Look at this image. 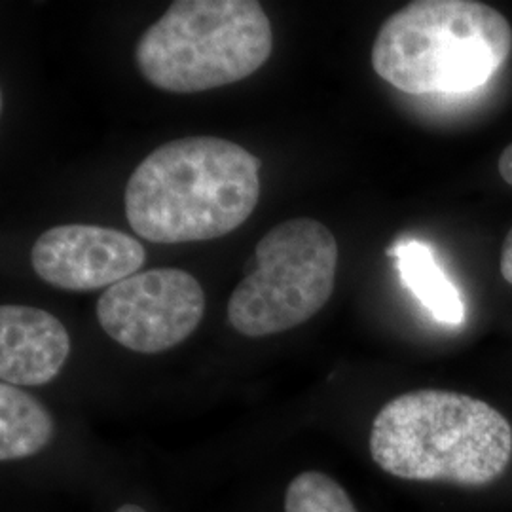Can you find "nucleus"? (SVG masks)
<instances>
[{"mask_svg":"<svg viewBox=\"0 0 512 512\" xmlns=\"http://www.w3.org/2000/svg\"><path fill=\"white\" fill-rule=\"evenodd\" d=\"M116 512H147L145 509H141L139 505H124V507H120Z\"/></svg>","mask_w":512,"mask_h":512,"instance_id":"4468645a","label":"nucleus"},{"mask_svg":"<svg viewBox=\"0 0 512 512\" xmlns=\"http://www.w3.org/2000/svg\"><path fill=\"white\" fill-rule=\"evenodd\" d=\"M285 512H357L348 492L330 476L308 471L291 480Z\"/></svg>","mask_w":512,"mask_h":512,"instance_id":"9b49d317","label":"nucleus"},{"mask_svg":"<svg viewBox=\"0 0 512 512\" xmlns=\"http://www.w3.org/2000/svg\"><path fill=\"white\" fill-rule=\"evenodd\" d=\"M370 454L385 473L418 482L480 488L512 459V427L475 397L418 389L384 404L370 431Z\"/></svg>","mask_w":512,"mask_h":512,"instance_id":"f03ea898","label":"nucleus"},{"mask_svg":"<svg viewBox=\"0 0 512 512\" xmlns=\"http://www.w3.org/2000/svg\"><path fill=\"white\" fill-rule=\"evenodd\" d=\"M260 169L255 154L219 137L165 143L129 177V226L162 245L228 236L255 211Z\"/></svg>","mask_w":512,"mask_h":512,"instance_id":"f257e3e1","label":"nucleus"},{"mask_svg":"<svg viewBox=\"0 0 512 512\" xmlns=\"http://www.w3.org/2000/svg\"><path fill=\"white\" fill-rule=\"evenodd\" d=\"M338 258V241L323 222L275 224L256 243L255 270L230 296V325L249 338L304 325L334 293Z\"/></svg>","mask_w":512,"mask_h":512,"instance_id":"39448f33","label":"nucleus"},{"mask_svg":"<svg viewBox=\"0 0 512 512\" xmlns=\"http://www.w3.org/2000/svg\"><path fill=\"white\" fill-rule=\"evenodd\" d=\"M499 270L503 279L512 285V228L511 232L507 234V238L503 241L501 247V258H499Z\"/></svg>","mask_w":512,"mask_h":512,"instance_id":"f8f14e48","label":"nucleus"},{"mask_svg":"<svg viewBox=\"0 0 512 512\" xmlns=\"http://www.w3.org/2000/svg\"><path fill=\"white\" fill-rule=\"evenodd\" d=\"M274 50L272 23L256 0H179L139 38L135 61L169 93H200L249 78Z\"/></svg>","mask_w":512,"mask_h":512,"instance_id":"20e7f679","label":"nucleus"},{"mask_svg":"<svg viewBox=\"0 0 512 512\" xmlns=\"http://www.w3.org/2000/svg\"><path fill=\"white\" fill-rule=\"evenodd\" d=\"M71 338L50 311L4 304L0 308L2 384L35 387L52 382L67 363Z\"/></svg>","mask_w":512,"mask_h":512,"instance_id":"6e6552de","label":"nucleus"},{"mask_svg":"<svg viewBox=\"0 0 512 512\" xmlns=\"http://www.w3.org/2000/svg\"><path fill=\"white\" fill-rule=\"evenodd\" d=\"M54 420L35 397L16 385H0V459L31 458L54 439Z\"/></svg>","mask_w":512,"mask_h":512,"instance_id":"9d476101","label":"nucleus"},{"mask_svg":"<svg viewBox=\"0 0 512 512\" xmlns=\"http://www.w3.org/2000/svg\"><path fill=\"white\" fill-rule=\"evenodd\" d=\"M497 169H499L501 179L512 186V143L503 150V154L499 158V164H497Z\"/></svg>","mask_w":512,"mask_h":512,"instance_id":"ddd939ff","label":"nucleus"},{"mask_svg":"<svg viewBox=\"0 0 512 512\" xmlns=\"http://www.w3.org/2000/svg\"><path fill=\"white\" fill-rule=\"evenodd\" d=\"M512 52L507 18L484 2L416 0L385 19L372 69L410 95L484 86Z\"/></svg>","mask_w":512,"mask_h":512,"instance_id":"7ed1b4c3","label":"nucleus"},{"mask_svg":"<svg viewBox=\"0 0 512 512\" xmlns=\"http://www.w3.org/2000/svg\"><path fill=\"white\" fill-rule=\"evenodd\" d=\"M205 293L194 275L154 268L109 287L97 300L101 329L137 353H162L183 344L200 327Z\"/></svg>","mask_w":512,"mask_h":512,"instance_id":"423d86ee","label":"nucleus"},{"mask_svg":"<svg viewBox=\"0 0 512 512\" xmlns=\"http://www.w3.org/2000/svg\"><path fill=\"white\" fill-rule=\"evenodd\" d=\"M31 262L48 285L86 293L139 274L147 251L139 239L97 224H61L38 236Z\"/></svg>","mask_w":512,"mask_h":512,"instance_id":"0eeeda50","label":"nucleus"},{"mask_svg":"<svg viewBox=\"0 0 512 512\" xmlns=\"http://www.w3.org/2000/svg\"><path fill=\"white\" fill-rule=\"evenodd\" d=\"M389 253L399 262L397 266L404 285L416 294L437 321L446 325L463 323L465 306L459 291L444 274L427 243L408 239L395 245Z\"/></svg>","mask_w":512,"mask_h":512,"instance_id":"1a4fd4ad","label":"nucleus"}]
</instances>
